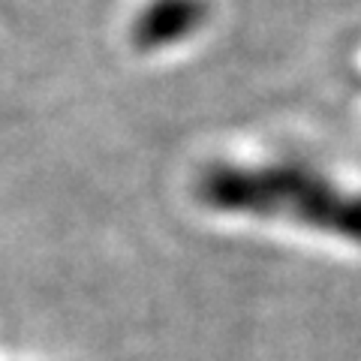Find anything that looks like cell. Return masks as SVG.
Returning <instances> with one entry per match:
<instances>
[{"mask_svg":"<svg viewBox=\"0 0 361 361\" xmlns=\"http://www.w3.org/2000/svg\"><path fill=\"white\" fill-rule=\"evenodd\" d=\"M202 196L214 208L289 214L316 229L361 238V196L334 187L310 166H217L202 180Z\"/></svg>","mask_w":361,"mask_h":361,"instance_id":"obj_1","label":"cell"},{"mask_svg":"<svg viewBox=\"0 0 361 361\" xmlns=\"http://www.w3.org/2000/svg\"><path fill=\"white\" fill-rule=\"evenodd\" d=\"M211 4L208 0H151L133 21V42L142 51L172 49L208 25Z\"/></svg>","mask_w":361,"mask_h":361,"instance_id":"obj_2","label":"cell"}]
</instances>
